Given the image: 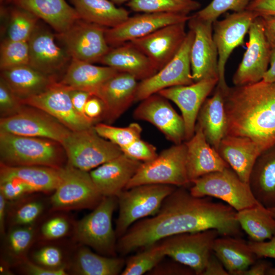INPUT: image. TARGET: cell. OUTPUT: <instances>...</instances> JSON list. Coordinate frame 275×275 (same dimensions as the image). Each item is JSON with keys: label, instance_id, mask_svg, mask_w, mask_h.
<instances>
[{"label": "cell", "instance_id": "6da1fadb", "mask_svg": "<svg viewBox=\"0 0 275 275\" xmlns=\"http://www.w3.org/2000/svg\"><path fill=\"white\" fill-rule=\"evenodd\" d=\"M209 229L216 230L221 236L239 237L241 229L236 211L179 187L165 199L155 215L136 223L119 238L117 251L126 255L172 235Z\"/></svg>", "mask_w": 275, "mask_h": 275}, {"label": "cell", "instance_id": "7a4b0ae2", "mask_svg": "<svg viewBox=\"0 0 275 275\" xmlns=\"http://www.w3.org/2000/svg\"><path fill=\"white\" fill-rule=\"evenodd\" d=\"M65 154L60 143L0 131L1 163L7 166H43L60 169Z\"/></svg>", "mask_w": 275, "mask_h": 275}, {"label": "cell", "instance_id": "3957f363", "mask_svg": "<svg viewBox=\"0 0 275 275\" xmlns=\"http://www.w3.org/2000/svg\"><path fill=\"white\" fill-rule=\"evenodd\" d=\"M117 204V197H103L92 212L74 225L75 240L100 254L116 256L117 236L113 227L112 217Z\"/></svg>", "mask_w": 275, "mask_h": 275}, {"label": "cell", "instance_id": "277c9868", "mask_svg": "<svg viewBox=\"0 0 275 275\" xmlns=\"http://www.w3.org/2000/svg\"><path fill=\"white\" fill-rule=\"evenodd\" d=\"M166 184H143L124 190L118 197L119 215L115 229L118 238L136 221L155 215L165 199L176 188Z\"/></svg>", "mask_w": 275, "mask_h": 275}, {"label": "cell", "instance_id": "5b68a950", "mask_svg": "<svg viewBox=\"0 0 275 275\" xmlns=\"http://www.w3.org/2000/svg\"><path fill=\"white\" fill-rule=\"evenodd\" d=\"M67 164L89 172L119 156L121 148L100 136L94 126L79 131H71L61 144Z\"/></svg>", "mask_w": 275, "mask_h": 275}, {"label": "cell", "instance_id": "8992f818", "mask_svg": "<svg viewBox=\"0 0 275 275\" xmlns=\"http://www.w3.org/2000/svg\"><path fill=\"white\" fill-rule=\"evenodd\" d=\"M185 143L174 144L153 159L143 162L125 189L143 184H166L185 187L190 183L186 167Z\"/></svg>", "mask_w": 275, "mask_h": 275}, {"label": "cell", "instance_id": "52a82bcc", "mask_svg": "<svg viewBox=\"0 0 275 275\" xmlns=\"http://www.w3.org/2000/svg\"><path fill=\"white\" fill-rule=\"evenodd\" d=\"M191 184L189 191L194 196L217 198L236 211L260 204L249 183L241 180L230 167L205 175Z\"/></svg>", "mask_w": 275, "mask_h": 275}, {"label": "cell", "instance_id": "ba28073f", "mask_svg": "<svg viewBox=\"0 0 275 275\" xmlns=\"http://www.w3.org/2000/svg\"><path fill=\"white\" fill-rule=\"evenodd\" d=\"M103 197L89 172L67 163L61 169V181L50 199L51 210L61 211L94 209Z\"/></svg>", "mask_w": 275, "mask_h": 275}, {"label": "cell", "instance_id": "9c48e42d", "mask_svg": "<svg viewBox=\"0 0 275 275\" xmlns=\"http://www.w3.org/2000/svg\"><path fill=\"white\" fill-rule=\"evenodd\" d=\"M219 235L216 230L209 229L172 235L158 242L166 256L190 268L195 274L202 275L213 242Z\"/></svg>", "mask_w": 275, "mask_h": 275}, {"label": "cell", "instance_id": "30bf717a", "mask_svg": "<svg viewBox=\"0 0 275 275\" xmlns=\"http://www.w3.org/2000/svg\"><path fill=\"white\" fill-rule=\"evenodd\" d=\"M194 39V33L189 29L182 45L174 58L155 74L139 82L135 101H141L166 88L194 82L190 63Z\"/></svg>", "mask_w": 275, "mask_h": 275}, {"label": "cell", "instance_id": "8fae6325", "mask_svg": "<svg viewBox=\"0 0 275 275\" xmlns=\"http://www.w3.org/2000/svg\"><path fill=\"white\" fill-rule=\"evenodd\" d=\"M106 28L81 19L57 38L71 59L94 63L99 62L111 47L105 38Z\"/></svg>", "mask_w": 275, "mask_h": 275}, {"label": "cell", "instance_id": "7c38bea8", "mask_svg": "<svg viewBox=\"0 0 275 275\" xmlns=\"http://www.w3.org/2000/svg\"><path fill=\"white\" fill-rule=\"evenodd\" d=\"M258 17L254 12L244 10L233 12L222 20L213 22V37L218 55V81L217 86L226 93L229 88L225 78V68L234 49L243 44L254 20Z\"/></svg>", "mask_w": 275, "mask_h": 275}, {"label": "cell", "instance_id": "4fadbf2b", "mask_svg": "<svg viewBox=\"0 0 275 275\" xmlns=\"http://www.w3.org/2000/svg\"><path fill=\"white\" fill-rule=\"evenodd\" d=\"M25 105L18 113L1 118L0 131L46 138L62 144L71 130L56 118L38 108Z\"/></svg>", "mask_w": 275, "mask_h": 275}, {"label": "cell", "instance_id": "5bb4252c", "mask_svg": "<svg viewBox=\"0 0 275 275\" xmlns=\"http://www.w3.org/2000/svg\"><path fill=\"white\" fill-rule=\"evenodd\" d=\"M248 33L247 49L232 77L235 86L261 81L269 67L271 48L266 38L261 17H257L254 20Z\"/></svg>", "mask_w": 275, "mask_h": 275}, {"label": "cell", "instance_id": "9a60e30c", "mask_svg": "<svg viewBox=\"0 0 275 275\" xmlns=\"http://www.w3.org/2000/svg\"><path fill=\"white\" fill-rule=\"evenodd\" d=\"M194 33L190 51V63L194 82L207 78L218 79V55L213 37V22L191 15L188 20Z\"/></svg>", "mask_w": 275, "mask_h": 275}, {"label": "cell", "instance_id": "2e32d148", "mask_svg": "<svg viewBox=\"0 0 275 275\" xmlns=\"http://www.w3.org/2000/svg\"><path fill=\"white\" fill-rule=\"evenodd\" d=\"M71 89L57 81L43 93L22 101L25 105L51 115L71 131H79L95 124L78 113L71 98Z\"/></svg>", "mask_w": 275, "mask_h": 275}, {"label": "cell", "instance_id": "e0dca14e", "mask_svg": "<svg viewBox=\"0 0 275 275\" xmlns=\"http://www.w3.org/2000/svg\"><path fill=\"white\" fill-rule=\"evenodd\" d=\"M168 100L158 93L153 94L141 101L133 116L153 125L174 144H181L185 141L184 122Z\"/></svg>", "mask_w": 275, "mask_h": 275}, {"label": "cell", "instance_id": "ac0fdd59", "mask_svg": "<svg viewBox=\"0 0 275 275\" xmlns=\"http://www.w3.org/2000/svg\"><path fill=\"white\" fill-rule=\"evenodd\" d=\"M218 81L217 78L204 79L189 85L166 88L157 93L180 109L185 125V141L194 135L199 111Z\"/></svg>", "mask_w": 275, "mask_h": 275}, {"label": "cell", "instance_id": "d6986e66", "mask_svg": "<svg viewBox=\"0 0 275 275\" xmlns=\"http://www.w3.org/2000/svg\"><path fill=\"white\" fill-rule=\"evenodd\" d=\"M191 15L167 13H141L124 22L107 28L105 38L109 46L115 47L146 36L166 25L187 22Z\"/></svg>", "mask_w": 275, "mask_h": 275}, {"label": "cell", "instance_id": "ffe728a7", "mask_svg": "<svg viewBox=\"0 0 275 275\" xmlns=\"http://www.w3.org/2000/svg\"><path fill=\"white\" fill-rule=\"evenodd\" d=\"M187 22L173 23L131 41L150 60L158 71L176 55L187 35Z\"/></svg>", "mask_w": 275, "mask_h": 275}, {"label": "cell", "instance_id": "44dd1931", "mask_svg": "<svg viewBox=\"0 0 275 275\" xmlns=\"http://www.w3.org/2000/svg\"><path fill=\"white\" fill-rule=\"evenodd\" d=\"M28 43L29 65L56 78L58 74L65 71L71 58L63 47L58 45L52 33L37 26Z\"/></svg>", "mask_w": 275, "mask_h": 275}, {"label": "cell", "instance_id": "7402d4cb", "mask_svg": "<svg viewBox=\"0 0 275 275\" xmlns=\"http://www.w3.org/2000/svg\"><path fill=\"white\" fill-rule=\"evenodd\" d=\"M132 75L118 72L103 83L94 95L98 97L104 106L102 119L112 123L135 101L139 85Z\"/></svg>", "mask_w": 275, "mask_h": 275}, {"label": "cell", "instance_id": "603a6c76", "mask_svg": "<svg viewBox=\"0 0 275 275\" xmlns=\"http://www.w3.org/2000/svg\"><path fill=\"white\" fill-rule=\"evenodd\" d=\"M142 163L122 153L89 173L97 190L103 197L117 198L125 189Z\"/></svg>", "mask_w": 275, "mask_h": 275}, {"label": "cell", "instance_id": "cb8c5ba5", "mask_svg": "<svg viewBox=\"0 0 275 275\" xmlns=\"http://www.w3.org/2000/svg\"><path fill=\"white\" fill-rule=\"evenodd\" d=\"M184 143L186 148V171L190 183L205 175L230 167L218 151L207 142L197 124L194 135Z\"/></svg>", "mask_w": 275, "mask_h": 275}, {"label": "cell", "instance_id": "d4e9b609", "mask_svg": "<svg viewBox=\"0 0 275 275\" xmlns=\"http://www.w3.org/2000/svg\"><path fill=\"white\" fill-rule=\"evenodd\" d=\"M99 63L119 72L129 74L140 81L158 71L149 58L131 42L111 47Z\"/></svg>", "mask_w": 275, "mask_h": 275}, {"label": "cell", "instance_id": "484cf974", "mask_svg": "<svg viewBox=\"0 0 275 275\" xmlns=\"http://www.w3.org/2000/svg\"><path fill=\"white\" fill-rule=\"evenodd\" d=\"M217 151L240 179L247 183L254 163L262 152L250 138L230 135L222 140Z\"/></svg>", "mask_w": 275, "mask_h": 275}, {"label": "cell", "instance_id": "4316f807", "mask_svg": "<svg viewBox=\"0 0 275 275\" xmlns=\"http://www.w3.org/2000/svg\"><path fill=\"white\" fill-rule=\"evenodd\" d=\"M248 183L256 200L267 208L275 207V144L257 157Z\"/></svg>", "mask_w": 275, "mask_h": 275}, {"label": "cell", "instance_id": "83f0119b", "mask_svg": "<svg viewBox=\"0 0 275 275\" xmlns=\"http://www.w3.org/2000/svg\"><path fill=\"white\" fill-rule=\"evenodd\" d=\"M119 72L107 66L71 59L59 82L72 90H80L93 95L106 80Z\"/></svg>", "mask_w": 275, "mask_h": 275}, {"label": "cell", "instance_id": "f1b7e54d", "mask_svg": "<svg viewBox=\"0 0 275 275\" xmlns=\"http://www.w3.org/2000/svg\"><path fill=\"white\" fill-rule=\"evenodd\" d=\"M15 5L48 24L58 34L68 30L80 19L74 7L65 0H14Z\"/></svg>", "mask_w": 275, "mask_h": 275}, {"label": "cell", "instance_id": "f546056e", "mask_svg": "<svg viewBox=\"0 0 275 275\" xmlns=\"http://www.w3.org/2000/svg\"><path fill=\"white\" fill-rule=\"evenodd\" d=\"M196 124L201 128L207 142L217 151L221 141L227 134V118L224 92L217 86L213 95L202 104Z\"/></svg>", "mask_w": 275, "mask_h": 275}, {"label": "cell", "instance_id": "4dcf8cb0", "mask_svg": "<svg viewBox=\"0 0 275 275\" xmlns=\"http://www.w3.org/2000/svg\"><path fill=\"white\" fill-rule=\"evenodd\" d=\"M1 77L21 101L40 94L58 81L29 65L1 71Z\"/></svg>", "mask_w": 275, "mask_h": 275}, {"label": "cell", "instance_id": "1f68e13d", "mask_svg": "<svg viewBox=\"0 0 275 275\" xmlns=\"http://www.w3.org/2000/svg\"><path fill=\"white\" fill-rule=\"evenodd\" d=\"M212 252L229 275H240L257 260L248 242L238 237L221 236L213 244Z\"/></svg>", "mask_w": 275, "mask_h": 275}, {"label": "cell", "instance_id": "d6a6232c", "mask_svg": "<svg viewBox=\"0 0 275 275\" xmlns=\"http://www.w3.org/2000/svg\"><path fill=\"white\" fill-rule=\"evenodd\" d=\"M61 169L43 166H10L1 163L0 179L14 178L28 184L35 193L54 191L61 181Z\"/></svg>", "mask_w": 275, "mask_h": 275}, {"label": "cell", "instance_id": "836d02e7", "mask_svg": "<svg viewBox=\"0 0 275 275\" xmlns=\"http://www.w3.org/2000/svg\"><path fill=\"white\" fill-rule=\"evenodd\" d=\"M80 19L106 28L118 25L129 17L126 9L110 0H70Z\"/></svg>", "mask_w": 275, "mask_h": 275}, {"label": "cell", "instance_id": "e575fe53", "mask_svg": "<svg viewBox=\"0 0 275 275\" xmlns=\"http://www.w3.org/2000/svg\"><path fill=\"white\" fill-rule=\"evenodd\" d=\"M125 264L123 258L96 254L84 245L77 250L70 266L76 274L117 275Z\"/></svg>", "mask_w": 275, "mask_h": 275}, {"label": "cell", "instance_id": "d590c367", "mask_svg": "<svg viewBox=\"0 0 275 275\" xmlns=\"http://www.w3.org/2000/svg\"><path fill=\"white\" fill-rule=\"evenodd\" d=\"M236 218L251 241H266L275 234V219L270 210L261 204L236 211Z\"/></svg>", "mask_w": 275, "mask_h": 275}, {"label": "cell", "instance_id": "8d00e7d4", "mask_svg": "<svg viewBox=\"0 0 275 275\" xmlns=\"http://www.w3.org/2000/svg\"><path fill=\"white\" fill-rule=\"evenodd\" d=\"M132 11L139 13H167L189 15L201 7L197 0H131L126 3Z\"/></svg>", "mask_w": 275, "mask_h": 275}, {"label": "cell", "instance_id": "74e56055", "mask_svg": "<svg viewBox=\"0 0 275 275\" xmlns=\"http://www.w3.org/2000/svg\"><path fill=\"white\" fill-rule=\"evenodd\" d=\"M28 195L8 204L7 216L12 227L31 226L43 214L45 205L43 200Z\"/></svg>", "mask_w": 275, "mask_h": 275}, {"label": "cell", "instance_id": "f35d334b", "mask_svg": "<svg viewBox=\"0 0 275 275\" xmlns=\"http://www.w3.org/2000/svg\"><path fill=\"white\" fill-rule=\"evenodd\" d=\"M36 236L34 225L13 226L6 235L5 250L10 259L19 264L27 258L26 254Z\"/></svg>", "mask_w": 275, "mask_h": 275}, {"label": "cell", "instance_id": "ab89813d", "mask_svg": "<svg viewBox=\"0 0 275 275\" xmlns=\"http://www.w3.org/2000/svg\"><path fill=\"white\" fill-rule=\"evenodd\" d=\"M166 256L161 245L157 242L130 257L121 274L142 275L151 271Z\"/></svg>", "mask_w": 275, "mask_h": 275}, {"label": "cell", "instance_id": "60d3db41", "mask_svg": "<svg viewBox=\"0 0 275 275\" xmlns=\"http://www.w3.org/2000/svg\"><path fill=\"white\" fill-rule=\"evenodd\" d=\"M39 18L32 13L19 7L11 12L7 29V39L28 41L37 26Z\"/></svg>", "mask_w": 275, "mask_h": 275}, {"label": "cell", "instance_id": "b9f144b4", "mask_svg": "<svg viewBox=\"0 0 275 275\" xmlns=\"http://www.w3.org/2000/svg\"><path fill=\"white\" fill-rule=\"evenodd\" d=\"M94 128L100 136L109 141L120 148L141 139L142 132V127L137 123H131L123 127L98 123L94 125Z\"/></svg>", "mask_w": 275, "mask_h": 275}, {"label": "cell", "instance_id": "7bdbcfd3", "mask_svg": "<svg viewBox=\"0 0 275 275\" xmlns=\"http://www.w3.org/2000/svg\"><path fill=\"white\" fill-rule=\"evenodd\" d=\"M28 41L4 40L0 48V69L4 70L15 67L29 65Z\"/></svg>", "mask_w": 275, "mask_h": 275}, {"label": "cell", "instance_id": "ee69618b", "mask_svg": "<svg viewBox=\"0 0 275 275\" xmlns=\"http://www.w3.org/2000/svg\"><path fill=\"white\" fill-rule=\"evenodd\" d=\"M250 0H212L194 15L202 20L213 22L228 11L234 12L246 10Z\"/></svg>", "mask_w": 275, "mask_h": 275}, {"label": "cell", "instance_id": "f6af8a7d", "mask_svg": "<svg viewBox=\"0 0 275 275\" xmlns=\"http://www.w3.org/2000/svg\"><path fill=\"white\" fill-rule=\"evenodd\" d=\"M34 262L51 269L67 268L63 251L53 244L44 245L34 252Z\"/></svg>", "mask_w": 275, "mask_h": 275}, {"label": "cell", "instance_id": "bcb514c9", "mask_svg": "<svg viewBox=\"0 0 275 275\" xmlns=\"http://www.w3.org/2000/svg\"><path fill=\"white\" fill-rule=\"evenodd\" d=\"M71 227L70 222L67 217L61 215H55L42 224L40 233L44 240H56L67 236L71 230Z\"/></svg>", "mask_w": 275, "mask_h": 275}, {"label": "cell", "instance_id": "7dc6e473", "mask_svg": "<svg viewBox=\"0 0 275 275\" xmlns=\"http://www.w3.org/2000/svg\"><path fill=\"white\" fill-rule=\"evenodd\" d=\"M12 89L1 77L0 78V114L1 118L16 114L24 106Z\"/></svg>", "mask_w": 275, "mask_h": 275}, {"label": "cell", "instance_id": "c3c4849f", "mask_svg": "<svg viewBox=\"0 0 275 275\" xmlns=\"http://www.w3.org/2000/svg\"><path fill=\"white\" fill-rule=\"evenodd\" d=\"M35 193L28 184L14 178L0 179V194L9 202Z\"/></svg>", "mask_w": 275, "mask_h": 275}, {"label": "cell", "instance_id": "681fc988", "mask_svg": "<svg viewBox=\"0 0 275 275\" xmlns=\"http://www.w3.org/2000/svg\"><path fill=\"white\" fill-rule=\"evenodd\" d=\"M121 149L126 156L142 162L150 161L158 155L156 147L141 138Z\"/></svg>", "mask_w": 275, "mask_h": 275}, {"label": "cell", "instance_id": "f907efd6", "mask_svg": "<svg viewBox=\"0 0 275 275\" xmlns=\"http://www.w3.org/2000/svg\"><path fill=\"white\" fill-rule=\"evenodd\" d=\"M246 10L259 17H275V0H250Z\"/></svg>", "mask_w": 275, "mask_h": 275}, {"label": "cell", "instance_id": "816d5d0a", "mask_svg": "<svg viewBox=\"0 0 275 275\" xmlns=\"http://www.w3.org/2000/svg\"><path fill=\"white\" fill-rule=\"evenodd\" d=\"M19 264H21L23 272L30 275H66L67 268L51 269L44 267L36 263L25 259Z\"/></svg>", "mask_w": 275, "mask_h": 275}, {"label": "cell", "instance_id": "f5cc1de1", "mask_svg": "<svg viewBox=\"0 0 275 275\" xmlns=\"http://www.w3.org/2000/svg\"><path fill=\"white\" fill-rule=\"evenodd\" d=\"M250 247L258 258L268 257L275 259V234L268 241H248Z\"/></svg>", "mask_w": 275, "mask_h": 275}, {"label": "cell", "instance_id": "db71d44e", "mask_svg": "<svg viewBox=\"0 0 275 275\" xmlns=\"http://www.w3.org/2000/svg\"><path fill=\"white\" fill-rule=\"evenodd\" d=\"M84 112L86 117L95 124L103 118L104 106L102 101L95 95L91 96L85 104Z\"/></svg>", "mask_w": 275, "mask_h": 275}, {"label": "cell", "instance_id": "11a10c76", "mask_svg": "<svg viewBox=\"0 0 275 275\" xmlns=\"http://www.w3.org/2000/svg\"><path fill=\"white\" fill-rule=\"evenodd\" d=\"M70 95L72 103L75 109L81 115L88 118L85 114L84 107L87 100L93 95L88 91L72 89L70 91Z\"/></svg>", "mask_w": 275, "mask_h": 275}, {"label": "cell", "instance_id": "9f6ffc18", "mask_svg": "<svg viewBox=\"0 0 275 275\" xmlns=\"http://www.w3.org/2000/svg\"><path fill=\"white\" fill-rule=\"evenodd\" d=\"M202 275H229V273L222 262L212 252Z\"/></svg>", "mask_w": 275, "mask_h": 275}, {"label": "cell", "instance_id": "6f0895ef", "mask_svg": "<svg viewBox=\"0 0 275 275\" xmlns=\"http://www.w3.org/2000/svg\"><path fill=\"white\" fill-rule=\"evenodd\" d=\"M272 266L271 263L265 260H256L246 270L241 272L240 275H266Z\"/></svg>", "mask_w": 275, "mask_h": 275}, {"label": "cell", "instance_id": "680465c9", "mask_svg": "<svg viewBox=\"0 0 275 275\" xmlns=\"http://www.w3.org/2000/svg\"><path fill=\"white\" fill-rule=\"evenodd\" d=\"M265 34L271 48L275 47V17H261Z\"/></svg>", "mask_w": 275, "mask_h": 275}, {"label": "cell", "instance_id": "91938a15", "mask_svg": "<svg viewBox=\"0 0 275 275\" xmlns=\"http://www.w3.org/2000/svg\"><path fill=\"white\" fill-rule=\"evenodd\" d=\"M8 201L0 194V233L6 235V222L8 214Z\"/></svg>", "mask_w": 275, "mask_h": 275}, {"label": "cell", "instance_id": "94428289", "mask_svg": "<svg viewBox=\"0 0 275 275\" xmlns=\"http://www.w3.org/2000/svg\"><path fill=\"white\" fill-rule=\"evenodd\" d=\"M269 65L262 80L271 82L275 81V47L271 48Z\"/></svg>", "mask_w": 275, "mask_h": 275}, {"label": "cell", "instance_id": "6125c7cd", "mask_svg": "<svg viewBox=\"0 0 275 275\" xmlns=\"http://www.w3.org/2000/svg\"><path fill=\"white\" fill-rule=\"evenodd\" d=\"M116 5H121L125 3H127L131 0H110Z\"/></svg>", "mask_w": 275, "mask_h": 275}, {"label": "cell", "instance_id": "be15d7a7", "mask_svg": "<svg viewBox=\"0 0 275 275\" xmlns=\"http://www.w3.org/2000/svg\"><path fill=\"white\" fill-rule=\"evenodd\" d=\"M266 275H275V267L271 266L268 270Z\"/></svg>", "mask_w": 275, "mask_h": 275}, {"label": "cell", "instance_id": "e7e4bbea", "mask_svg": "<svg viewBox=\"0 0 275 275\" xmlns=\"http://www.w3.org/2000/svg\"><path fill=\"white\" fill-rule=\"evenodd\" d=\"M268 209L270 210L272 216L275 219V207Z\"/></svg>", "mask_w": 275, "mask_h": 275}, {"label": "cell", "instance_id": "03108f58", "mask_svg": "<svg viewBox=\"0 0 275 275\" xmlns=\"http://www.w3.org/2000/svg\"><path fill=\"white\" fill-rule=\"evenodd\" d=\"M14 0H1V3H4V2H5V3H9V2H11L12 1H13Z\"/></svg>", "mask_w": 275, "mask_h": 275}]
</instances>
